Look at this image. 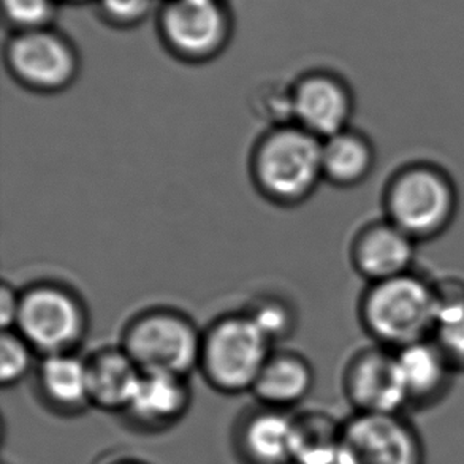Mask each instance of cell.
<instances>
[{"mask_svg": "<svg viewBox=\"0 0 464 464\" xmlns=\"http://www.w3.org/2000/svg\"><path fill=\"white\" fill-rule=\"evenodd\" d=\"M252 182L279 207H296L324 181L322 140L296 124L270 127L251 154Z\"/></svg>", "mask_w": 464, "mask_h": 464, "instance_id": "7a4b0ae2", "label": "cell"}, {"mask_svg": "<svg viewBox=\"0 0 464 464\" xmlns=\"http://www.w3.org/2000/svg\"><path fill=\"white\" fill-rule=\"evenodd\" d=\"M273 353V343L245 313L214 320L201 336L198 370L222 395L251 392Z\"/></svg>", "mask_w": 464, "mask_h": 464, "instance_id": "277c9868", "label": "cell"}, {"mask_svg": "<svg viewBox=\"0 0 464 464\" xmlns=\"http://www.w3.org/2000/svg\"><path fill=\"white\" fill-rule=\"evenodd\" d=\"M376 167V150L363 132L353 127L322 140L324 181L336 188H355L366 181Z\"/></svg>", "mask_w": 464, "mask_h": 464, "instance_id": "d6986e66", "label": "cell"}, {"mask_svg": "<svg viewBox=\"0 0 464 464\" xmlns=\"http://www.w3.org/2000/svg\"><path fill=\"white\" fill-rule=\"evenodd\" d=\"M294 121L314 137L326 140L349 129L355 111L351 88L339 76L313 72L292 84Z\"/></svg>", "mask_w": 464, "mask_h": 464, "instance_id": "8fae6325", "label": "cell"}, {"mask_svg": "<svg viewBox=\"0 0 464 464\" xmlns=\"http://www.w3.org/2000/svg\"><path fill=\"white\" fill-rule=\"evenodd\" d=\"M292 412L256 404L239 414L232 430L233 452L241 464H294Z\"/></svg>", "mask_w": 464, "mask_h": 464, "instance_id": "4fadbf2b", "label": "cell"}, {"mask_svg": "<svg viewBox=\"0 0 464 464\" xmlns=\"http://www.w3.org/2000/svg\"><path fill=\"white\" fill-rule=\"evenodd\" d=\"M37 352L16 330H2L0 336V382L14 387L35 371Z\"/></svg>", "mask_w": 464, "mask_h": 464, "instance_id": "603a6c76", "label": "cell"}, {"mask_svg": "<svg viewBox=\"0 0 464 464\" xmlns=\"http://www.w3.org/2000/svg\"><path fill=\"white\" fill-rule=\"evenodd\" d=\"M343 390L353 412L404 414L409 409L395 351L382 345L366 347L349 360L343 374Z\"/></svg>", "mask_w": 464, "mask_h": 464, "instance_id": "9c48e42d", "label": "cell"}, {"mask_svg": "<svg viewBox=\"0 0 464 464\" xmlns=\"http://www.w3.org/2000/svg\"><path fill=\"white\" fill-rule=\"evenodd\" d=\"M271 343L289 338L296 325L295 309L283 296L260 295L243 311Z\"/></svg>", "mask_w": 464, "mask_h": 464, "instance_id": "7402d4cb", "label": "cell"}, {"mask_svg": "<svg viewBox=\"0 0 464 464\" xmlns=\"http://www.w3.org/2000/svg\"><path fill=\"white\" fill-rule=\"evenodd\" d=\"M251 103L254 113L268 124V129L295 124L292 86H268L264 91H258Z\"/></svg>", "mask_w": 464, "mask_h": 464, "instance_id": "cb8c5ba5", "label": "cell"}, {"mask_svg": "<svg viewBox=\"0 0 464 464\" xmlns=\"http://www.w3.org/2000/svg\"><path fill=\"white\" fill-rule=\"evenodd\" d=\"M343 421L324 411H304L292 417L294 464H336Z\"/></svg>", "mask_w": 464, "mask_h": 464, "instance_id": "ffe728a7", "label": "cell"}, {"mask_svg": "<svg viewBox=\"0 0 464 464\" xmlns=\"http://www.w3.org/2000/svg\"><path fill=\"white\" fill-rule=\"evenodd\" d=\"M18 290L8 283L2 284L0 287V324L2 330H13L16 324L19 309Z\"/></svg>", "mask_w": 464, "mask_h": 464, "instance_id": "4316f807", "label": "cell"}, {"mask_svg": "<svg viewBox=\"0 0 464 464\" xmlns=\"http://www.w3.org/2000/svg\"><path fill=\"white\" fill-rule=\"evenodd\" d=\"M105 464H150L145 459H135V457H118V459H110Z\"/></svg>", "mask_w": 464, "mask_h": 464, "instance_id": "83f0119b", "label": "cell"}, {"mask_svg": "<svg viewBox=\"0 0 464 464\" xmlns=\"http://www.w3.org/2000/svg\"><path fill=\"white\" fill-rule=\"evenodd\" d=\"M163 40L188 61L216 56L228 37V19L219 0H169L160 14Z\"/></svg>", "mask_w": 464, "mask_h": 464, "instance_id": "30bf717a", "label": "cell"}, {"mask_svg": "<svg viewBox=\"0 0 464 464\" xmlns=\"http://www.w3.org/2000/svg\"><path fill=\"white\" fill-rule=\"evenodd\" d=\"M102 5L111 18L129 23L145 14L150 0H102Z\"/></svg>", "mask_w": 464, "mask_h": 464, "instance_id": "484cf974", "label": "cell"}, {"mask_svg": "<svg viewBox=\"0 0 464 464\" xmlns=\"http://www.w3.org/2000/svg\"><path fill=\"white\" fill-rule=\"evenodd\" d=\"M314 382L315 374L308 358L295 352L273 351L251 393L257 404L290 412L311 395Z\"/></svg>", "mask_w": 464, "mask_h": 464, "instance_id": "ac0fdd59", "label": "cell"}, {"mask_svg": "<svg viewBox=\"0 0 464 464\" xmlns=\"http://www.w3.org/2000/svg\"><path fill=\"white\" fill-rule=\"evenodd\" d=\"M192 390L188 377L169 372H143L124 417L143 433H163L188 414Z\"/></svg>", "mask_w": 464, "mask_h": 464, "instance_id": "5bb4252c", "label": "cell"}, {"mask_svg": "<svg viewBox=\"0 0 464 464\" xmlns=\"http://www.w3.org/2000/svg\"><path fill=\"white\" fill-rule=\"evenodd\" d=\"M34 374L38 400L53 414L72 419L92 409L88 362L76 352L38 357Z\"/></svg>", "mask_w": 464, "mask_h": 464, "instance_id": "9a60e30c", "label": "cell"}, {"mask_svg": "<svg viewBox=\"0 0 464 464\" xmlns=\"http://www.w3.org/2000/svg\"><path fill=\"white\" fill-rule=\"evenodd\" d=\"M89 328L88 309L75 290L59 283L32 284L19 294L14 328L38 357L76 352Z\"/></svg>", "mask_w": 464, "mask_h": 464, "instance_id": "8992f818", "label": "cell"}, {"mask_svg": "<svg viewBox=\"0 0 464 464\" xmlns=\"http://www.w3.org/2000/svg\"><path fill=\"white\" fill-rule=\"evenodd\" d=\"M4 10L21 31L42 29L51 19L53 0H4Z\"/></svg>", "mask_w": 464, "mask_h": 464, "instance_id": "d4e9b609", "label": "cell"}, {"mask_svg": "<svg viewBox=\"0 0 464 464\" xmlns=\"http://www.w3.org/2000/svg\"><path fill=\"white\" fill-rule=\"evenodd\" d=\"M358 314L374 344L390 351L431 338L436 319V283L411 271L368 284Z\"/></svg>", "mask_w": 464, "mask_h": 464, "instance_id": "3957f363", "label": "cell"}, {"mask_svg": "<svg viewBox=\"0 0 464 464\" xmlns=\"http://www.w3.org/2000/svg\"><path fill=\"white\" fill-rule=\"evenodd\" d=\"M419 243L389 219L372 220L358 230L351 245L353 270L368 284L414 271Z\"/></svg>", "mask_w": 464, "mask_h": 464, "instance_id": "7c38bea8", "label": "cell"}, {"mask_svg": "<svg viewBox=\"0 0 464 464\" xmlns=\"http://www.w3.org/2000/svg\"><path fill=\"white\" fill-rule=\"evenodd\" d=\"M92 408L124 414L143 371L121 345L103 347L86 357Z\"/></svg>", "mask_w": 464, "mask_h": 464, "instance_id": "e0dca14e", "label": "cell"}, {"mask_svg": "<svg viewBox=\"0 0 464 464\" xmlns=\"http://www.w3.org/2000/svg\"><path fill=\"white\" fill-rule=\"evenodd\" d=\"M383 218L417 243L440 238L459 211V188L436 163H406L390 176L382 195Z\"/></svg>", "mask_w": 464, "mask_h": 464, "instance_id": "6da1fadb", "label": "cell"}, {"mask_svg": "<svg viewBox=\"0 0 464 464\" xmlns=\"http://www.w3.org/2000/svg\"><path fill=\"white\" fill-rule=\"evenodd\" d=\"M336 464H425V446L404 414H353L343 420Z\"/></svg>", "mask_w": 464, "mask_h": 464, "instance_id": "52a82bcc", "label": "cell"}, {"mask_svg": "<svg viewBox=\"0 0 464 464\" xmlns=\"http://www.w3.org/2000/svg\"><path fill=\"white\" fill-rule=\"evenodd\" d=\"M409 409L433 408L446 398L459 374L433 338L395 351Z\"/></svg>", "mask_w": 464, "mask_h": 464, "instance_id": "2e32d148", "label": "cell"}, {"mask_svg": "<svg viewBox=\"0 0 464 464\" xmlns=\"http://www.w3.org/2000/svg\"><path fill=\"white\" fill-rule=\"evenodd\" d=\"M5 61L13 78L38 94L63 92L73 84L80 69L73 46L44 27L13 35Z\"/></svg>", "mask_w": 464, "mask_h": 464, "instance_id": "ba28073f", "label": "cell"}, {"mask_svg": "<svg viewBox=\"0 0 464 464\" xmlns=\"http://www.w3.org/2000/svg\"><path fill=\"white\" fill-rule=\"evenodd\" d=\"M434 343L440 345L457 372H464V283L442 279L436 283Z\"/></svg>", "mask_w": 464, "mask_h": 464, "instance_id": "44dd1931", "label": "cell"}, {"mask_svg": "<svg viewBox=\"0 0 464 464\" xmlns=\"http://www.w3.org/2000/svg\"><path fill=\"white\" fill-rule=\"evenodd\" d=\"M201 336L203 332L186 314L169 308L148 309L127 324L121 347L143 372L188 377L198 370Z\"/></svg>", "mask_w": 464, "mask_h": 464, "instance_id": "5b68a950", "label": "cell"}]
</instances>
